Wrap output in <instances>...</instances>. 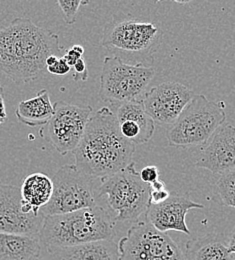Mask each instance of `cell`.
<instances>
[{
  "mask_svg": "<svg viewBox=\"0 0 235 260\" xmlns=\"http://www.w3.org/2000/svg\"><path fill=\"white\" fill-rule=\"evenodd\" d=\"M114 223L103 207L95 205L66 214L44 216L39 237L47 251L53 254L68 247L112 240Z\"/></svg>",
  "mask_w": 235,
  "mask_h": 260,
  "instance_id": "3957f363",
  "label": "cell"
},
{
  "mask_svg": "<svg viewBox=\"0 0 235 260\" xmlns=\"http://www.w3.org/2000/svg\"><path fill=\"white\" fill-rule=\"evenodd\" d=\"M63 51L56 33L28 18L17 17L0 27V73L17 84L44 76L47 57Z\"/></svg>",
  "mask_w": 235,
  "mask_h": 260,
  "instance_id": "6da1fadb",
  "label": "cell"
},
{
  "mask_svg": "<svg viewBox=\"0 0 235 260\" xmlns=\"http://www.w3.org/2000/svg\"><path fill=\"white\" fill-rule=\"evenodd\" d=\"M114 113L119 130L126 139L135 144H144L150 140L155 123L145 112L142 100L123 103L117 106Z\"/></svg>",
  "mask_w": 235,
  "mask_h": 260,
  "instance_id": "9a60e30c",
  "label": "cell"
},
{
  "mask_svg": "<svg viewBox=\"0 0 235 260\" xmlns=\"http://www.w3.org/2000/svg\"><path fill=\"white\" fill-rule=\"evenodd\" d=\"M70 68L71 67L64 61V59L61 56L58 58L55 64L47 67V72L54 75H65L69 73Z\"/></svg>",
  "mask_w": 235,
  "mask_h": 260,
  "instance_id": "484cf974",
  "label": "cell"
},
{
  "mask_svg": "<svg viewBox=\"0 0 235 260\" xmlns=\"http://www.w3.org/2000/svg\"><path fill=\"white\" fill-rule=\"evenodd\" d=\"M53 255V260H119V250L113 240H101L64 248Z\"/></svg>",
  "mask_w": 235,
  "mask_h": 260,
  "instance_id": "d6986e66",
  "label": "cell"
},
{
  "mask_svg": "<svg viewBox=\"0 0 235 260\" xmlns=\"http://www.w3.org/2000/svg\"><path fill=\"white\" fill-rule=\"evenodd\" d=\"M135 152V144L122 136L115 113L104 106L91 115L72 153L79 170L103 178L131 164Z\"/></svg>",
  "mask_w": 235,
  "mask_h": 260,
  "instance_id": "7a4b0ae2",
  "label": "cell"
},
{
  "mask_svg": "<svg viewBox=\"0 0 235 260\" xmlns=\"http://www.w3.org/2000/svg\"><path fill=\"white\" fill-rule=\"evenodd\" d=\"M139 175L143 182L150 185L151 183L159 179V170L154 165H148L142 168V170L139 172Z\"/></svg>",
  "mask_w": 235,
  "mask_h": 260,
  "instance_id": "603a6c76",
  "label": "cell"
},
{
  "mask_svg": "<svg viewBox=\"0 0 235 260\" xmlns=\"http://www.w3.org/2000/svg\"><path fill=\"white\" fill-rule=\"evenodd\" d=\"M213 193L221 205L235 208V169L219 175L213 186Z\"/></svg>",
  "mask_w": 235,
  "mask_h": 260,
  "instance_id": "44dd1931",
  "label": "cell"
},
{
  "mask_svg": "<svg viewBox=\"0 0 235 260\" xmlns=\"http://www.w3.org/2000/svg\"><path fill=\"white\" fill-rule=\"evenodd\" d=\"M98 197L106 195L108 206L116 212L115 221L138 222L150 205V185L143 182L135 162L124 169L100 178Z\"/></svg>",
  "mask_w": 235,
  "mask_h": 260,
  "instance_id": "8992f818",
  "label": "cell"
},
{
  "mask_svg": "<svg viewBox=\"0 0 235 260\" xmlns=\"http://www.w3.org/2000/svg\"><path fill=\"white\" fill-rule=\"evenodd\" d=\"M150 188L152 191H160V190H164L165 189V182L157 179L156 181H154L153 183L150 184Z\"/></svg>",
  "mask_w": 235,
  "mask_h": 260,
  "instance_id": "f546056e",
  "label": "cell"
},
{
  "mask_svg": "<svg viewBox=\"0 0 235 260\" xmlns=\"http://www.w3.org/2000/svg\"><path fill=\"white\" fill-rule=\"evenodd\" d=\"M224 101L209 100L195 94L165 132L172 147H191L207 143L226 120Z\"/></svg>",
  "mask_w": 235,
  "mask_h": 260,
  "instance_id": "5b68a950",
  "label": "cell"
},
{
  "mask_svg": "<svg viewBox=\"0 0 235 260\" xmlns=\"http://www.w3.org/2000/svg\"><path fill=\"white\" fill-rule=\"evenodd\" d=\"M195 93L178 82H163L146 91L143 107L149 117L159 125H171L179 117Z\"/></svg>",
  "mask_w": 235,
  "mask_h": 260,
  "instance_id": "8fae6325",
  "label": "cell"
},
{
  "mask_svg": "<svg viewBox=\"0 0 235 260\" xmlns=\"http://www.w3.org/2000/svg\"><path fill=\"white\" fill-rule=\"evenodd\" d=\"M53 114L54 106L45 88L38 91L34 98L19 102L15 109L18 121L29 127L44 126Z\"/></svg>",
  "mask_w": 235,
  "mask_h": 260,
  "instance_id": "ac0fdd59",
  "label": "cell"
},
{
  "mask_svg": "<svg viewBox=\"0 0 235 260\" xmlns=\"http://www.w3.org/2000/svg\"><path fill=\"white\" fill-rule=\"evenodd\" d=\"M40 253L37 238L0 232V260H37Z\"/></svg>",
  "mask_w": 235,
  "mask_h": 260,
  "instance_id": "ffe728a7",
  "label": "cell"
},
{
  "mask_svg": "<svg viewBox=\"0 0 235 260\" xmlns=\"http://www.w3.org/2000/svg\"><path fill=\"white\" fill-rule=\"evenodd\" d=\"M184 260H231L224 233H207L185 243Z\"/></svg>",
  "mask_w": 235,
  "mask_h": 260,
  "instance_id": "e0dca14e",
  "label": "cell"
},
{
  "mask_svg": "<svg viewBox=\"0 0 235 260\" xmlns=\"http://www.w3.org/2000/svg\"><path fill=\"white\" fill-rule=\"evenodd\" d=\"M58 58H59V57H57V56H55V55H50V56L47 57V59H46V66L49 67V66H52V65L55 64L56 61L58 60Z\"/></svg>",
  "mask_w": 235,
  "mask_h": 260,
  "instance_id": "4dcf8cb0",
  "label": "cell"
},
{
  "mask_svg": "<svg viewBox=\"0 0 235 260\" xmlns=\"http://www.w3.org/2000/svg\"><path fill=\"white\" fill-rule=\"evenodd\" d=\"M73 67H74V70H75V73L73 75L74 80H76V81H78V80H82V81L87 80L88 70H87V66H86V63H85L83 58L78 59Z\"/></svg>",
  "mask_w": 235,
  "mask_h": 260,
  "instance_id": "d4e9b609",
  "label": "cell"
},
{
  "mask_svg": "<svg viewBox=\"0 0 235 260\" xmlns=\"http://www.w3.org/2000/svg\"><path fill=\"white\" fill-rule=\"evenodd\" d=\"M20 193L23 211L38 216L41 214V208L51 199L53 193L52 179L41 172L29 174L22 181Z\"/></svg>",
  "mask_w": 235,
  "mask_h": 260,
  "instance_id": "2e32d148",
  "label": "cell"
},
{
  "mask_svg": "<svg viewBox=\"0 0 235 260\" xmlns=\"http://www.w3.org/2000/svg\"><path fill=\"white\" fill-rule=\"evenodd\" d=\"M169 195H170V192L166 189L160 190V191H152L151 190L149 202H150V204H160L167 199Z\"/></svg>",
  "mask_w": 235,
  "mask_h": 260,
  "instance_id": "4316f807",
  "label": "cell"
},
{
  "mask_svg": "<svg viewBox=\"0 0 235 260\" xmlns=\"http://www.w3.org/2000/svg\"><path fill=\"white\" fill-rule=\"evenodd\" d=\"M44 216L25 213L20 188L0 181V232L32 236L39 235Z\"/></svg>",
  "mask_w": 235,
  "mask_h": 260,
  "instance_id": "7c38bea8",
  "label": "cell"
},
{
  "mask_svg": "<svg viewBox=\"0 0 235 260\" xmlns=\"http://www.w3.org/2000/svg\"><path fill=\"white\" fill-rule=\"evenodd\" d=\"M195 166L222 175L235 169V127L223 124L203 148Z\"/></svg>",
  "mask_w": 235,
  "mask_h": 260,
  "instance_id": "5bb4252c",
  "label": "cell"
},
{
  "mask_svg": "<svg viewBox=\"0 0 235 260\" xmlns=\"http://www.w3.org/2000/svg\"><path fill=\"white\" fill-rule=\"evenodd\" d=\"M154 75L151 66L127 64L115 56H107L103 60L98 95L116 107L142 100Z\"/></svg>",
  "mask_w": 235,
  "mask_h": 260,
  "instance_id": "52a82bcc",
  "label": "cell"
},
{
  "mask_svg": "<svg viewBox=\"0 0 235 260\" xmlns=\"http://www.w3.org/2000/svg\"><path fill=\"white\" fill-rule=\"evenodd\" d=\"M163 42V32L152 22H140L127 14H115L104 26L101 45L131 65H150Z\"/></svg>",
  "mask_w": 235,
  "mask_h": 260,
  "instance_id": "277c9868",
  "label": "cell"
},
{
  "mask_svg": "<svg viewBox=\"0 0 235 260\" xmlns=\"http://www.w3.org/2000/svg\"><path fill=\"white\" fill-rule=\"evenodd\" d=\"M7 120V113L5 107V100H4V88L0 85V124L4 123Z\"/></svg>",
  "mask_w": 235,
  "mask_h": 260,
  "instance_id": "83f0119b",
  "label": "cell"
},
{
  "mask_svg": "<svg viewBox=\"0 0 235 260\" xmlns=\"http://www.w3.org/2000/svg\"><path fill=\"white\" fill-rule=\"evenodd\" d=\"M54 114L39 135L61 155L73 152L79 144L93 109L89 105H76L60 100L53 104Z\"/></svg>",
  "mask_w": 235,
  "mask_h": 260,
  "instance_id": "30bf717a",
  "label": "cell"
},
{
  "mask_svg": "<svg viewBox=\"0 0 235 260\" xmlns=\"http://www.w3.org/2000/svg\"><path fill=\"white\" fill-rule=\"evenodd\" d=\"M88 1H82V0H57V4L62 10L63 13V19L64 22L68 25H72L76 21V14L79 9L80 5H86L88 4Z\"/></svg>",
  "mask_w": 235,
  "mask_h": 260,
  "instance_id": "7402d4cb",
  "label": "cell"
},
{
  "mask_svg": "<svg viewBox=\"0 0 235 260\" xmlns=\"http://www.w3.org/2000/svg\"><path fill=\"white\" fill-rule=\"evenodd\" d=\"M119 260H184L183 251L167 233L147 220L136 222L118 243Z\"/></svg>",
  "mask_w": 235,
  "mask_h": 260,
  "instance_id": "9c48e42d",
  "label": "cell"
},
{
  "mask_svg": "<svg viewBox=\"0 0 235 260\" xmlns=\"http://www.w3.org/2000/svg\"><path fill=\"white\" fill-rule=\"evenodd\" d=\"M83 53H84V48L81 45H73L70 49H68L65 54L62 55V58L70 67H72L78 59L82 58Z\"/></svg>",
  "mask_w": 235,
  "mask_h": 260,
  "instance_id": "cb8c5ba5",
  "label": "cell"
},
{
  "mask_svg": "<svg viewBox=\"0 0 235 260\" xmlns=\"http://www.w3.org/2000/svg\"><path fill=\"white\" fill-rule=\"evenodd\" d=\"M226 238H227L228 252L230 254H235V228L231 230V232L228 235H226Z\"/></svg>",
  "mask_w": 235,
  "mask_h": 260,
  "instance_id": "f1b7e54d",
  "label": "cell"
},
{
  "mask_svg": "<svg viewBox=\"0 0 235 260\" xmlns=\"http://www.w3.org/2000/svg\"><path fill=\"white\" fill-rule=\"evenodd\" d=\"M53 193L41 208L43 216L66 214L97 205V187L93 178L79 170L75 164H66L52 178Z\"/></svg>",
  "mask_w": 235,
  "mask_h": 260,
  "instance_id": "ba28073f",
  "label": "cell"
},
{
  "mask_svg": "<svg viewBox=\"0 0 235 260\" xmlns=\"http://www.w3.org/2000/svg\"><path fill=\"white\" fill-rule=\"evenodd\" d=\"M202 209L204 205L191 200L189 193L180 194L171 191L165 201L160 204H150L145 212L146 219L160 232L177 231L190 234L185 218L190 209Z\"/></svg>",
  "mask_w": 235,
  "mask_h": 260,
  "instance_id": "4fadbf2b",
  "label": "cell"
}]
</instances>
